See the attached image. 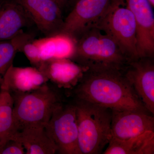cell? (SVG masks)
<instances>
[{"label": "cell", "instance_id": "ac0fdd59", "mask_svg": "<svg viewBox=\"0 0 154 154\" xmlns=\"http://www.w3.org/2000/svg\"><path fill=\"white\" fill-rule=\"evenodd\" d=\"M33 38V35L22 31L11 39L0 41V89L17 53L22 51L24 45Z\"/></svg>", "mask_w": 154, "mask_h": 154}, {"label": "cell", "instance_id": "9c48e42d", "mask_svg": "<svg viewBox=\"0 0 154 154\" xmlns=\"http://www.w3.org/2000/svg\"><path fill=\"white\" fill-rule=\"evenodd\" d=\"M124 73L146 109L154 115L153 58L141 57L131 61Z\"/></svg>", "mask_w": 154, "mask_h": 154}, {"label": "cell", "instance_id": "7402d4cb", "mask_svg": "<svg viewBox=\"0 0 154 154\" xmlns=\"http://www.w3.org/2000/svg\"><path fill=\"white\" fill-rule=\"evenodd\" d=\"M54 1L57 3L62 11L68 5H69V0H54Z\"/></svg>", "mask_w": 154, "mask_h": 154}, {"label": "cell", "instance_id": "9a60e30c", "mask_svg": "<svg viewBox=\"0 0 154 154\" xmlns=\"http://www.w3.org/2000/svg\"><path fill=\"white\" fill-rule=\"evenodd\" d=\"M12 135L22 143L26 154H54L57 152V147L44 127L26 126Z\"/></svg>", "mask_w": 154, "mask_h": 154}, {"label": "cell", "instance_id": "603a6c76", "mask_svg": "<svg viewBox=\"0 0 154 154\" xmlns=\"http://www.w3.org/2000/svg\"><path fill=\"white\" fill-rule=\"evenodd\" d=\"M78 0H69V5L73 7Z\"/></svg>", "mask_w": 154, "mask_h": 154}, {"label": "cell", "instance_id": "2e32d148", "mask_svg": "<svg viewBox=\"0 0 154 154\" xmlns=\"http://www.w3.org/2000/svg\"><path fill=\"white\" fill-rule=\"evenodd\" d=\"M35 40L40 51L42 62L53 58L70 59L75 48V39L64 33H57Z\"/></svg>", "mask_w": 154, "mask_h": 154}, {"label": "cell", "instance_id": "e0dca14e", "mask_svg": "<svg viewBox=\"0 0 154 154\" xmlns=\"http://www.w3.org/2000/svg\"><path fill=\"white\" fill-rule=\"evenodd\" d=\"M104 154H154V132L148 131L126 140L111 137Z\"/></svg>", "mask_w": 154, "mask_h": 154}, {"label": "cell", "instance_id": "ba28073f", "mask_svg": "<svg viewBox=\"0 0 154 154\" xmlns=\"http://www.w3.org/2000/svg\"><path fill=\"white\" fill-rule=\"evenodd\" d=\"M127 8L134 16L139 58H153L154 13L148 0H125Z\"/></svg>", "mask_w": 154, "mask_h": 154}, {"label": "cell", "instance_id": "277c9868", "mask_svg": "<svg viewBox=\"0 0 154 154\" xmlns=\"http://www.w3.org/2000/svg\"><path fill=\"white\" fill-rule=\"evenodd\" d=\"M57 88L47 83L34 91L11 94L17 131L28 126L45 127L54 110L63 103Z\"/></svg>", "mask_w": 154, "mask_h": 154}, {"label": "cell", "instance_id": "5b68a950", "mask_svg": "<svg viewBox=\"0 0 154 154\" xmlns=\"http://www.w3.org/2000/svg\"><path fill=\"white\" fill-rule=\"evenodd\" d=\"M125 5V0H78L64 20L60 33L74 39L96 28L117 7Z\"/></svg>", "mask_w": 154, "mask_h": 154}, {"label": "cell", "instance_id": "ffe728a7", "mask_svg": "<svg viewBox=\"0 0 154 154\" xmlns=\"http://www.w3.org/2000/svg\"><path fill=\"white\" fill-rule=\"evenodd\" d=\"M25 154L22 143L12 134L0 140V154Z\"/></svg>", "mask_w": 154, "mask_h": 154}, {"label": "cell", "instance_id": "52a82bcc", "mask_svg": "<svg viewBox=\"0 0 154 154\" xmlns=\"http://www.w3.org/2000/svg\"><path fill=\"white\" fill-rule=\"evenodd\" d=\"M124 6L114 9L96 28L112 37L131 61L139 58L137 49L136 25L132 12Z\"/></svg>", "mask_w": 154, "mask_h": 154}, {"label": "cell", "instance_id": "8992f818", "mask_svg": "<svg viewBox=\"0 0 154 154\" xmlns=\"http://www.w3.org/2000/svg\"><path fill=\"white\" fill-rule=\"evenodd\" d=\"M45 129L57 147L59 153L80 154L75 104L63 103L59 106L53 113Z\"/></svg>", "mask_w": 154, "mask_h": 154}, {"label": "cell", "instance_id": "8fae6325", "mask_svg": "<svg viewBox=\"0 0 154 154\" xmlns=\"http://www.w3.org/2000/svg\"><path fill=\"white\" fill-rule=\"evenodd\" d=\"M148 111L112 110L111 136L119 140L136 137L148 131L154 132V118Z\"/></svg>", "mask_w": 154, "mask_h": 154}, {"label": "cell", "instance_id": "d6986e66", "mask_svg": "<svg viewBox=\"0 0 154 154\" xmlns=\"http://www.w3.org/2000/svg\"><path fill=\"white\" fill-rule=\"evenodd\" d=\"M14 99L7 89H0V140L17 131L14 113Z\"/></svg>", "mask_w": 154, "mask_h": 154}, {"label": "cell", "instance_id": "d4e9b609", "mask_svg": "<svg viewBox=\"0 0 154 154\" xmlns=\"http://www.w3.org/2000/svg\"><path fill=\"white\" fill-rule=\"evenodd\" d=\"M4 1H5V0H0V9H1V7H2V5Z\"/></svg>", "mask_w": 154, "mask_h": 154}, {"label": "cell", "instance_id": "6da1fadb", "mask_svg": "<svg viewBox=\"0 0 154 154\" xmlns=\"http://www.w3.org/2000/svg\"><path fill=\"white\" fill-rule=\"evenodd\" d=\"M71 90L75 99L112 110L148 111L127 79L124 70L86 71L79 83Z\"/></svg>", "mask_w": 154, "mask_h": 154}, {"label": "cell", "instance_id": "44dd1931", "mask_svg": "<svg viewBox=\"0 0 154 154\" xmlns=\"http://www.w3.org/2000/svg\"><path fill=\"white\" fill-rule=\"evenodd\" d=\"M22 52H24L30 63L35 67L37 68L42 62L40 51L34 39L30 40L24 45Z\"/></svg>", "mask_w": 154, "mask_h": 154}, {"label": "cell", "instance_id": "5bb4252c", "mask_svg": "<svg viewBox=\"0 0 154 154\" xmlns=\"http://www.w3.org/2000/svg\"><path fill=\"white\" fill-rule=\"evenodd\" d=\"M33 23L17 1L5 0L0 9V41L14 38Z\"/></svg>", "mask_w": 154, "mask_h": 154}, {"label": "cell", "instance_id": "4fadbf2b", "mask_svg": "<svg viewBox=\"0 0 154 154\" xmlns=\"http://www.w3.org/2000/svg\"><path fill=\"white\" fill-rule=\"evenodd\" d=\"M48 82L35 67H17L13 65L6 73L1 88L7 89L11 94H22L36 90Z\"/></svg>", "mask_w": 154, "mask_h": 154}, {"label": "cell", "instance_id": "30bf717a", "mask_svg": "<svg viewBox=\"0 0 154 154\" xmlns=\"http://www.w3.org/2000/svg\"><path fill=\"white\" fill-rule=\"evenodd\" d=\"M33 24L47 36L60 33L62 10L54 0H17Z\"/></svg>", "mask_w": 154, "mask_h": 154}, {"label": "cell", "instance_id": "7c38bea8", "mask_svg": "<svg viewBox=\"0 0 154 154\" xmlns=\"http://www.w3.org/2000/svg\"><path fill=\"white\" fill-rule=\"evenodd\" d=\"M37 69L56 87L68 90H72L78 85L87 71L66 58L44 61Z\"/></svg>", "mask_w": 154, "mask_h": 154}, {"label": "cell", "instance_id": "7a4b0ae2", "mask_svg": "<svg viewBox=\"0 0 154 154\" xmlns=\"http://www.w3.org/2000/svg\"><path fill=\"white\" fill-rule=\"evenodd\" d=\"M70 59L87 71H124L130 60L112 37L96 28L76 39Z\"/></svg>", "mask_w": 154, "mask_h": 154}, {"label": "cell", "instance_id": "cb8c5ba5", "mask_svg": "<svg viewBox=\"0 0 154 154\" xmlns=\"http://www.w3.org/2000/svg\"><path fill=\"white\" fill-rule=\"evenodd\" d=\"M149 2L150 3L151 5H152L153 7H154V0H148Z\"/></svg>", "mask_w": 154, "mask_h": 154}, {"label": "cell", "instance_id": "3957f363", "mask_svg": "<svg viewBox=\"0 0 154 154\" xmlns=\"http://www.w3.org/2000/svg\"><path fill=\"white\" fill-rule=\"evenodd\" d=\"M74 104L80 154L102 153L112 137V110L78 99H75Z\"/></svg>", "mask_w": 154, "mask_h": 154}]
</instances>
